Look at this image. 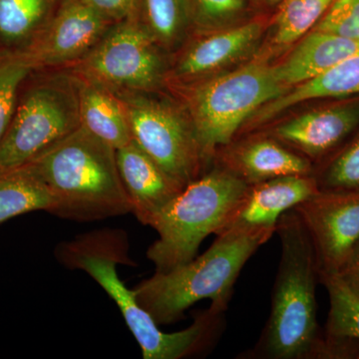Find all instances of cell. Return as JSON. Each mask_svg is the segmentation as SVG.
I'll use <instances>...</instances> for the list:
<instances>
[{
  "label": "cell",
  "instance_id": "1",
  "mask_svg": "<svg viewBox=\"0 0 359 359\" xmlns=\"http://www.w3.org/2000/svg\"><path fill=\"white\" fill-rule=\"evenodd\" d=\"M280 259L271 313L254 346L240 359H314L327 358L325 339L316 320V287L320 266L313 245L294 209L276 224Z\"/></svg>",
  "mask_w": 359,
  "mask_h": 359
},
{
  "label": "cell",
  "instance_id": "2",
  "mask_svg": "<svg viewBox=\"0 0 359 359\" xmlns=\"http://www.w3.org/2000/svg\"><path fill=\"white\" fill-rule=\"evenodd\" d=\"M127 236L121 231H93L61 245L59 259L79 269L99 283L121 311L123 318L141 347L145 359H180L209 353L226 327L224 313L210 306L201 311L193 325L181 332H162L127 289L117 273L118 264L128 259Z\"/></svg>",
  "mask_w": 359,
  "mask_h": 359
},
{
  "label": "cell",
  "instance_id": "3",
  "mask_svg": "<svg viewBox=\"0 0 359 359\" xmlns=\"http://www.w3.org/2000/svg\"><path fill=\"white\" fill-rule=\"evenodd\" d=\"M23 166L53 194L56 216L97 221L132 212L115 149L82 126Z\"/></svg>",
  "mask_w": 359,
  "mask_h": 359
},
{
  "label": "cell",
  "instance_id": "4",
  "mask_svg": "<svg viewBox=\"0 0 359 359\" xmlns=\"http://www.w3.org/2000/svg\"><path fill=\"white\" fill-rule=\"evenodd\" d=\"M276 228H231L217 235L204 254L159 273L133 290L137 302L158 325L179 320L196 302L211 299V306L229 308L233 287L245 264L276 233Z\"/></svg>",
  "mask_w": 359,
  "mask_h": 359
},
{
  "label": "cell",
  "instance_id": "5",
  "mask_svg": "<svg viewBox=\"0 0 359 359\" xmlns=\"http://www.w3.org/2000/svg\"><path fill=\"white\" fill-rule=\"evenodd\" d=\"M248 187L218 166L188 184L149 224L159 236L147 252L156 271L165 273L195 259L208 236L228 226Z\"/></svg>",
  "mask_w": 359,
  "mask_h": 359
},
{
  "label": "cell",
  "instance_id": "6",
  "mask_svg": "<svg viewBox=\"0 0 359 359\" xmlns=\"http://www.w3.org/2000/svg\"><path fill=\"white\" fill-rule=\"evenodd\" d=\"M287 91L276 76L275 65L262 60L193 85L187 107L208 159L233 141L257 110Z\"/></svg>",
  "mask_w": 359,
  "mask_h": 359
},
{
  "label": "cell",
  "instance_id": "7",
  "mask_svg": "<svg viewBox=\"0 0 359 359\" xmlns=\"http://www.w3.org/2000/svg\"><path fill=\"white\" fill-rule=\"evenodd\" d=\"M157 39L136 15L111 26L95 46L74 65V76L116 94L149 93L164 79Z\"/></svg>",
  "mask_w": 359,
  "mask_h": 359
},
{
  "label": "cell",
  "instance_id": "8",
  "mask_svg": "<svg viewBox=\"0 0 359 359\" xmlns=\"http://www.w3.org/2000/svg\"><path fill=\"white\" fill-rule=\"evenodd\" d=\"M80 127L76 77L61 73L27 91L0 144V168L23 166Z\"/></svg>",
  "mask_w": 359,
  "mask_h": 359
},
{
  "label": "cell",
  "instance_id": "9",
  "mask_svg": "<svg viewBox=\"0 0 359 359\" xmlns=\"http://www.w3.org/2000/svg\"><path fill=\"white\" fill-rule=\"evenodd\" d=\"M128 114L133 141L168 175L185 188L208 161L189 116L147 93L117 94Z\"/></svg>",
  "mask_w": 359,
  "mask_h": 359
},
{
  "label": "cell",
  "instance_id": "10",
  "mask_svg": "<svg viewBox=\"0 0 359 359\" xmlns=\"http://www.w3.org/2000/svg\"><path fill=\"white\" fill-rule=\"evenodd\" d=\"M320 271L339 273L359 241V189L320 190L295 205Z\"/></svg>",
  "mask_w": 359,
  "mask_h": 359
},
{
  "label": "cell",
  "instance_id": "11",
  "mask_svg": "<svg viewBox=\"0 0 359 359\" xmlns=\"http://www.w3.org/2000/svg\"><path fill=\"white\" fill-rule=\"evenodd\" d=\"M113 25L83 0H68L20 52L34 69L71 66L83 58Z\"/></svg>",
  "mask_w": 359,
  "mask_h": 359
},
{
  "label": "cell",
  "instance_id": "12",
  "mask_svg": "<svg viewBox=\"0 0 359 359\" xmlns=\"http://www.w3.org/2000/svg\"><path fill=\"white\" fill-rule=\"evenodd\" d=\"M358 129L359 96H353L280 123L266 135L311 162L332 154Z\"/></svg>",
  "mask_w": 359,
  "mask_h": 359
},
{
  "label": "cell",
  "instance_id": "13",
  "mask_svg": "<svg viewBox=\"0 0 359 359\" xmlns=\"http://www.w3.org/2000/svg\"><path fill=\"white\" fill-rule=\"evenodd\" d=\"M216 152H219L221 164L218 167L235 175L247 185L278 177L314 173L311 161L268 135L237 145L226 144Z\"/></svg>",
  "mask_w": 359,
  "mask_h": 359
},
{
  "label": "cell",
  "instance_id": "14",
  "mask_svg": "<svg viewBox=\"0 0 359 359\" xmlns=\"http://www.w3.org/2000/svg\"><path fill=\"white\" fill-rule=\"evenodd\" d=\"M318 191L313 175H290L249 185L224 231L231 228H276L285 212Z\"/></svg>",
  "mask_w": 359,
  "mask_h": 359
},
{
  "label": "cell",
  "instance_id": "15",
  "mask_svg": "<svg viewBox=\"0 0 359 359\" xmlns=\"http://www.w3.org/2000/svg\"><path fill=\"white\" fill-rule=\"evenodd\" d=\"M118 170L132 212L149 226L153 218L183 190L134 141L116 150Z\"/></svg>",
  "mask_w": 359,
  "mask_h": 359
},
{
  "label": "cell",
  "instance_id": "16",
  "mask_svg": "<svg viewBox=\"0 0 359 359\" xmlns=\"http://www.w3.org/2000/svg\"><path fill=\"white\" fill-rule=\"evenodd\" d=\"M262 32L263 25L252 21L196 40L179 58L174 76L182 80H199L230 65L256 45Z\"/></svg>",
  "mask_w": 359,
  "mask_h": 359
},
{
  "label": "cell",
  "instance_id": "17",
  "mask_svg": "<svg viewBox=\"0 0 359 359\" xmlns=\"http://www.w3.org/2000/svg\"><path fill=\"white\" fill-rule=\"evenodd\" d=\"M353 96H359V51L318 76L295 85L283 95L264 104L247 123L249 122L250 129H254L299 103L316 99Z\"/></svg>",
  "mask_w": 359,
  "mask_h": 359
},
{
  "label": "cell",
  "instance_id": "18",
  "mask_svg": "<svg viewBox=\"0 0 359 359\" xmlns=\"http://www.w3.org/2000/svg\"><path fill=\"white\" fill-rule=\"evenodd\" d=\"M359 51V41L311 30L280 65L276 76L287 90L318 76Z\"/></svg>",
  "mask_w": 359,
  "mask_h": 359
},
{
  "label": "cell",
  "instance_id": "19",
  "mask_svg": "<svg viewBox=\"0 0 359 359\" xmlns=\"http://www.w3.org/2000/svg\"><path fill=\"white\" fill-rule=\"evenodd\" d=\"M76 80L80 126L115 150L133 141L126 107L119 95L100 85Z\"/></svg>",
  "mask_w": 359,
  "mask_h": 359
},
{
  "label": "cell",
  "instance_id": "20",
  "mask_svg": "<svg viewBox=\"0 0 359 359\" xmlns=\"http://www.w3.org/2000/svg\"><path fill=\"white\" fill-rule=\"evenodd\" d=\"M56 207L48 187L27 168H0V224L27 212L54 214Z\"/></svg>",
  "mask_w": 359,
  "mask_h": 359
},
{
  "label": "cell",
  "instance_id": "21",
  "mask_svg": "<svg viewBox=\"0 0 359 359\" xmlns=\"http://www.w3.org/2000/svg\"><path fill=\"white\" fill-rule=\"evenodd\" d=\"M320 280L330 297L325 342L332 355L342 342L359 340V295L337 273L320 271Z\"/></svg>",
  "mask_w": 359,
  "mask_h": 359
},
{
  "label": "cell",
  "instance_id": "22",
  "mask_svg": "<svg viewBox=\"0 0 359 359\" xmlns=\"http://www.w3.org/2000/svg\"><path fill=\"white\" fill-rule=\"evenodd\" d=\"M68 0H0V37L28 43Z\"/></svg>",
  "mask_w": 359,
  "mask_h": 359
},
{
  "label": "cell",
  "instance_id": "23",
  "mask_svg": "<svg viewBox=\"0 0 359 359\" xmlns=\"http://www.w3.org/2000/svg\"><path fill=\"white\" fill-rule=\"evenodd\" d=\"M332 0H283L273 26L271 44L287 47L316 27Z\"/></svg>",
  "mask_w": 359,
  "mask_h": 359
},
{
  "label": "cell",
  "instance_id": "24",
  "mask_svg": "<svg viewBox=\"0 0 359 359\" xmlns=\"http://www.w3.org/2000/svg\"><path fill=\"white\" fill-rule=\"evenodd\" d=\"M327 157L320 173L313 174L320 190H358L359 129Z\"/></svg>",
  "mask_w": 359,
  "mask_h": 359
},
{
  "label": "cell",
  "instance_id": "25",
  "mask_svg": "<svg viewBox=\"0 0 359 359\" xmlns=\"http://www.w3.org/2000/svg\"><path fill=\"white\" fill-rule=\"evenodd\" d=\"M34 69L20 51L2 55L0 60V144L18 106V90Z\"/></svg>",
  "mask_w": 359,
  "mask_h": 359
},
{
  "label": "cell",
  "instance_id": "26",
  "mask_svg": "<svg viewBox=\"0 0 359 359\" xmlns=\"http://www.w3.org/2000/svg\"><path fill=\"white\" fill-rule=\"evenodd\" d=\"M148 26L161 44H173L187 20L186 0H145Z\"/></svg>",
  "mask_w": 359,
  "mask_h": 359
},
{
  "label": "cell",
  "instance_id": "27",
  "mask_svg": "<svg viewBox=\"0 0 359 359\" xmlns=\"http://www.w3.org/2000/svg\"><path fill=\"white\" fill-rule=\"evenodd\" d=\"M313 30L359 41V0H332Z\"/></svg>",
  "mask_w": 359,
  "mask_h": 359
},
{
  "label": "cell",
  "instance_id": "28",
  "mask_svg": "<svg viewBox=\"0 0 359 359\" xmlns=\"http://www.w3.org/2000/svg\"><path fill=\"white\" fill-rule=\"evenodd\" d=\"M94 11L112 23L121 22L136 15L138 0H83Z\"/></svg>",
  "mask_w": 359,
  "mask_h": 359
},
{
  "label": "cell",
  "instance_id": "29",
  "mask_svg": "<svg viewBox=\"0 0 359 359\" xmlns=\"http://www.w3.org/2000/svg\"><path fill=\"white\" fill-rule=\"evenodd\" d=\"M201 18L205 21L221 20L240 13L244 0H196Z\"/></svg>",
  "mask_w": 359,
  "mask_h": 359
},
{
  "label": "cell",
  "instance_id": "30",
  "mask_svg": "<svg viewBox=\"0 0 359 359\" xmlns=\"http://www.w3.org/2000/svg\"><path fill=\"white\" fill-rule=\"evenodd\" d=\"M337 273L359 295V241Z\"/></svg>",
  "mask_w": 359,
  "mask_h": 359
},
{
  "label": "cell",
  "instance_id": "31",
  "mask_svg": "<svg viewBox=\"0 0 359 359\" xmlns=\"http://www.w3.org/2000/svg\"><path fill=\"white\" fill-rule=\"evenodd\" d=\"M264 1L269 2V4H276V2L283 1V0H264Z\"/></svg>",
  "mask_w": 359,
  "mask_h": 359
},
{
  "label": "cell",
  "instance_id": "32",
  "mask_svg": "<svg viewBox=\"0 0 359 359\" xmlns=\"http://www.w3.org/2000/svg\"><path fill=\"white\" fill-rule=\"evenodd\" d=\"M1 58H2V55H1V56H0V60H1Z\"/></svg>",
  "mask_w": 359,
  "mask_h": 359
}]
</instances>
